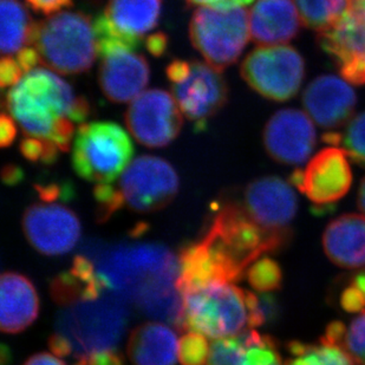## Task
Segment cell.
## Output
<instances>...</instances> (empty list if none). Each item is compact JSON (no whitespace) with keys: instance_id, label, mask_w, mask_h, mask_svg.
I'll use <instances>...</instances> for the list:
<instances>
[{"instance_id":"7a4b0ae2","label":"cell","mask_w":365,"mask_h":365,"mask_svg":"<svg viewBox=\"0 0 365 365\" xmlns=\"http://www.w3.org/2000/svg\"><path fill=\"white\" fill-rule=\"evenodd\" d=\"M287 233L267 232L252 220L242 203L227 202L217 210L200 239L226 283H237L262 255L282 247Z\"/></svg>"},{"instance_id":"6da1fadb","label":"cell","mask_w":365,"mask_h":365,"mask_svg":"<svg viewBox=\"0 0 365 365\" xmlns=\"http://www.w3.org/2000/svg\"><path fill=\"white\" fill-rule=\"evenodd\" d=\"M5 107L26 138L52 142L63 153L69 150L76 135L75 123H84L91 111L69 83L45 68L25 73L10 88Z\"/></svg>"},{"instance_id":"1f68e13d","label":"cell","mask_w":365,"mask_h":365,"mask_svg":"<svg viewBox=\"0 0 365 365\" xmlns=\"http://www.w3.org/2000/svg\"><path fill=\"white\" fill-rule=\"evenodd\" d=\"M210 344L203 334L188 332L180 339L179 359L181 365H205L210 359Z\"/></svg>"},{"instance_id":"7bdbcfd3","label":"cell","mask_w":365,"mask_h":365,"mask_svg":"<svg viewBox=\"0 0 365 365\" xmlns=\"http://www.w3.org/2000/svg\"><path fill=\"white\" fill-rule=\"evenodd\" d=\"M48 348L57 357H69L73 354V345L69 339L59 332H56L50 337Z\"/></svg>"},{"instance_id":"5b68a950","label":"cell","mask_w":365,"mask_h":365,"mask_svg":"<svg viewBox=\"0 0 365 365\" xmlns=\"http://www.w3.org/2000/svg\"><path fill=\"white\" fill-rule=\"evenodd\" d=\"M182 330L212 339H224L251 330L248 291L233 283H215L182 293Z\"/></svg>"},{"instance_id":"836d02e7","label":"cell","mask_w":365,"mask_h":365,"mask_svg":"<svg viewBox=\"0 0 365 365\" xmlns=\"http://www.w3.org/2000/svg\"><path fill=\"white\" fill-rule=\"evenodd\" d=\"M93 197L97 203L96 217L100 222L107 221L115 212L124 206L120 190L111 185H96Z\"/></svg>"},{"instance_id":"83f0119b","label":"cell","mask_w":365,"mask_h":365,"mask_svg":"<svg viewBox=\"0 0 365 365\" xmlns=\"http://www.w3.org/2000/svg\"><path fill=\"white\" fill-rule=\"evenodd\" d=\"M291 359L284 365H355L343 349L321 341L319 345L291 341Z\"/></svg>"},{"instance_id":"4fadbf2b","label":"cell","mask_w":365,"mask_h":365,"mask_svg":"<svg viewBox=\"0 0 365 365\" xmlns=\"http://www.w3.org/2000/svg\"><path fill=\"white\" fill-rule=\"evenodd\" d=\"M23 231L32 247L45 255L71 251L81 238V222L73 210L57 203L34 205L23 215Z\"/></svg>"},{"instance_id":"4dcf8cb0","label":"cell","mask_w":365,"mask_h":365,"mask_svg":"<svg viewBox=\"0 0 365 365\" xmlns=\"http://www.w3.org/2000/svg\"><path fill=\"white\" fill-rule=\"evenodd\" d=\"M355 365H365V311L345 329L341 346Z\"/></svg>"},{"instance_id":"484cf974","label":"cell","mask_w":365,"mask_h":365,"mask_svg":"<svg viewBox=\"0 0 365 365\" xmlns=\"http://www.w3.org/2000/svg\"><path fill=\"white\" fill-rule=\"evenodd\" d=\"M161 10L163 0H109L102 14L120 34L142 41L159 24Z\"/></svg>"},{"instance_id":"2e32d148","label":"cell","mask_w":365,"mask_h":365,"mask_svg":"<svg viewBox=\"0 0 365 365\" xmlns=\"http://www.w3.org/2000/svg\"><path fill=\"white\" fill-rule=\"evenodd\" d=\"M242 206L265 231L287 233L296 217L298 199L292 187L277 176L252 181L245 190Z\"/></svg>"},{"instance_id":"5bb4252c","label":"cell","mask_w":365,"mask_h":365,"mask_svg":"<svg viewBox=\"0 0 365 365\" xmlns=\"http://www.w3.org/2000/svg\"><path fill=\"white\" fill-rule=\"evenodd\" d=\"M294 186L316 205H330L348 193L352 173L348 153L329 147L314 156L303 170L292 174Z\"/></svg>"},{"instance_id":"f35d334b","label":"cell","mask_w":365,"mask_h":365,"mask_svg":"<svg viewBox=\"0 0 365 365\" xmlns=\"http://www.w3.org/2000/svg\"><path fill=\"white\" fill-rule=\"evenodd\" d=\"M258 299L259 311H260V314H262L264 324L269 323V322L274 321L277 314L279 312L276 298L269 294V293H262L260 296H258Z\"/></svg>"},{"instance_id":"c3c4849f","label":"cell","mask_w":365,"mask_h":365,"mask_svg":"<svg viewBox=\"0 0 365 365\" xmlns=\"http://www.w3.org/2000/svg\"><path fill=\"white\" fill-rule=\"evenodd\" d=\"M24 365H66L58 357L46 354V352H41L37 355L32 356L31 359H29Z\"/></svg>"},{"instance_id":"ffe728a7","label":"cell","mask_w":365,"mask_h":365,"mask_svg":"<svg viewBox=\"0 0 365 365\" xmlns=\"http://www.w3.org/2000/svg\"><path fill=\"white\" fill-rule=\"evenodd\" d=\"M300 19L293 0H257L250 12L252 41L260 46L283 45L296 37Z\"/></svg>"},{"instance_id":"8fae6325","label":"cell","mask_w":365,"mask_h":365,"mask_svg":"<svg viewBox=\"0 0 365 365\" xmlns=\"http://www.w3.org/2000/svg\"><path fill=\"white\" fill-rule=\"evenodd\" d=\"M125 124L136 141L149 148H163L178 138L183 114L172 93L150 89L131 102Z\"/></svg>"},{"instance_id":"681fc988","label":"cell","mask_w":365,"mask_h":365,"mask_svg":"<svg viewBox=\"0 0 365 365\" xmlns=\"http://www.w3.org/2000/svg\"><path fill=\"white\" fill-rule=\"evenodd\" d=\"M351 284L354 287L359 289V292L362 293V296L365 299V269L362 272L357 273L354 278H352Z\"/></svg>"},{"instance_id":"7c38bea8","label":"cell","mask_w":365,"mask_h":365,"mask_svg":"<svg viewBox=\"0 0 365 365\" xmlns=\"http://www.w3.org/2000/svg\"><path fill=\"white\" fill-rule=\"evenodd\" d=\"M172 93L183 116L200 131L227 102L228 88L220 71L194 61L186 76L173 83Z\"/></svg>"},{"instance_id":"603a6c76","label":"cell","mask_w":365,"mask_h":365,"mask_svg":"<svg viewBox=\"0 0 365 365\" xmlns=\"http://www.w3.org/2000/svg\"><path fill=\"white\" fill-rule=\"evenodd\" d=\"M325 255L343 269L365 266V217L345 214L331 221L323 235Z\"/></svg>"},{"instance_id":"d6986e66","label":"cell","mask_w":365,"mask_h":365,"mask_svg":"<svg viewBox=\"0 0 365 365\" xmlns=\"http://www.w3.org/2000/svg\"><path fill=\"white\" fill-rule=\"evenodd\" d=\"M304 107L316 123L334 128L346 121L355 109L356 95L339 77L327 75L316 78L304 93Z\"/></svg>"},{"instance_id":"277c9868","label":"cell","mask_w":365,"mask_h":365,"mask_svg":"<svg viewBox=\"0 0 365 365\" xmlns=\"http://www.w3.org/2000/svg\"><path fill=\"white\" fill-rule=\"evenodd\" d=\"M31 45L41 64L61 75L86 73L98 56L93 21L82 12L59 11L35 23Z\"/></svg>"},{"instance_id":"74e56055","label":"cell","mask_w":365,"mask_h":365,"mask_svg":"<svg viewBox=\"0 0 365 365\" xmlns=\"http://www.w3.org/2000/svg\"><path fill=\"white\" fill-rule=\"evenodd\" d=\"M31 9L43 14H53L66 7L73 6V0H26Z\"/></svg>"},{"instance_id":"f546056e","label":"cell","mask_w":365,"mask_h":365,"mask_svg":"<svg viewBox=\"0 0 365 365\" xmlns=\"http://www.w3.org/2000/svg\"><path fill=\"white\" fill-rule=\"evenodd\" d=\"M248 283L259 293L273 292L283 283V272L278 262L269 257H262L253 262L246 272Z\"/></svg>"},{"instance_id":"52a82bcc","label":"cell","mask_w":365,"mask_h":365,"mask_svg":"<svg viewBox=\"0 0 365 365\" xmlns=\"http://www.w3.org/2000/svg\"><path fill=\"white\" fill-rule=\"evenodd\" d=\"M250 37V12L244 7H197L190 19L192 44L220 73L238 61Z\"/></svg>"},{"instance_id":"b9f144b4","label":"cell","mask_w":365,"mask_h":365,"mask_svg":"<svg viewBox=\"0 0 365 365\" xmlns=\"http://www.w3.org/2000/svg\"><path fill=\"white\" fill-rule=\"evenodd\" d=\"M253 0H185L188 6L215 7V9H226V7H244L251 4Z\"/></svg>"},{"instance_id":"9c48e42d","label":"cell","mask_w":365,"mask_h":365,"mask_svg":"<svg viewBox=\"0 0 365 365\" xmlns=\"http://www.w3.org/2000/svg\"><path fill=\"white\" fill-rule=\"evenodd\" d=\"M64 329L59 334L66 336L73 345L78 344V357L75 365H86L95 352L110 350L121 337L125 325V312L114 300L102 304L83 302L66 316Z\"/></svg>"},{"instance_id":"60d3db41","label":"cell","mask_w":365,"mask_h":365,"mask_svg":"<svg viewBox=\"0 0 365 365\" xmlns=\"http://www.w3.org/2000/svg\"><path fill=\"white\" fill-rule=\"evenodd\" d=\"M14 118H11L7 113L1 114L0 118V145L3 148H6L12 145L14 138L17 136V127L14 123Z\"/></svg>"},{"instance_id":"e575fe53","label":"cell","mask_w":365,"mask_h":365,"mask_svg":"<svg viewBox=\"0 0 365 365\" xmlns=\"http://www.w3.org/2000/svg\"><path fill=\"white\" fill-rule=\"evenodd\" d=\"M343 143L348 155L356 163L365 165V113L359 115L349 124Z\"/></svg>"},{"instance_id":"3957f363","label":"cell","mask_w":365,"mask_h":365,"mask_svg":"<svg viewBox=\"0 0 365 365\" xmlns=\"http://www.w3.org/2000/svg\"><path fill=\"white\" fill-rule=\"evenodd\" d=\"M97 271L107 289L138 305L178 286L180 266L179 260L163 246L138 245L101 255Z\"/></svg>"},{"instance_id":"44dd1931","label":"cell","mask_w":365,"mask_h":365,"mask_svg":"<svg viewBox=\"0 0 365 365\" xmlns=\"http://www.w3.org/2000/svg\"><path fill=\"white\" fill-rule=\"evenodd\" d=\"M39 298L31 280L5 272L0 282V327L5 334H19L37 319Z\"/></svg>"},{"instance_id":"bcb514c9","label":"cell","mask_w":365,"mask_h":365,"mask_svg":"<svg viewBox=\"0 0 365 365\" xmlns=\"http://www.w3.org/2000/svg\"><path fill=\"white\" fill-rule=\"evenodd\" d=\"M86 365H124L121 357L111 351V350H104V351L95 352L93 355L88 359Z\"/></svg>"},{"instance_id":"d4e9b609","label":"cell","mask_w":365,"mask_h":365,"mask_svg":"<svg viewBox=\"0 0 365 365\" xmlns=\"http://www.w3.org/2000/svg\"><path fill=\"white\" fill-rule=\"evenodd\" d=\"M107 289V285L89 258L76 255L69 271L56 277L51 294L56 303L73 304L95 302Z\"/></svg>"},{"instance_id":"7dc6e473","label":"cell","mask_w":365,"mask_h":365,"mask_svg":"<svg viewBox=\"0 0 365 365\" xmlns=\"http://www.w3.org/2000/svg\"><path fill=\"white\" fill-rule=\"evenodd\" d=\"M1 178H3V181L6 185L14 186V185L21 182L23 178H24V174H23V170L17 165H7L3 168Z\"/></svg>"},{"instance_id":"f1b7e54d","label":"cell","mask_w":365,"mask_h":365,"mask_svg":"<svg viewBox=\"0 0 365 365\" xmlns=\"http://www.w3.org/2000/svg\"><path fill=\"white\" fill-rule=\"evenodd\" d=\"M351 0H294L304 24L318 32L330 28L348 11Z\"/></svg>"},{"instance_id":"4316f807","label":"cell","mask_w":365,"mask_h":365,"mask_svg":"<svg viewBox=\"0 0 365 365\" xmlns=\"http://www.w3.org/2000/svg\"><path fill=\"white\" fill-rule=\"evenodd\" d=\"M1 31L0 48L3 57L18 53L31 44L32 21L26 7L19 0H1Z\"/></svg>"},{"instance_id":"ba28073f","label":"cell","mask_w":365,"mask_h":365,"mask_svg":"<svg viewBox=\"0 0 365 365\" xmlns=\"http://www.w3.org/2000/svg\"><path fill=\"white\" fill-rule=\"evenodd\" d=\"M242 76L262 96L283 102L298 93L304 78V61L299 52L286 45L260 46L245 58Z\"/></svg>"},{"instance_id":"cb8c5ba5","label":"cell","mask_w":365,"mask_h":365,"mask_svg":"<svg viewBox=\"0 0 365 365\" xmlns=\"http://www.w3.org/2000/svg\"><path fill=\"white\" fill-rule=\"evenodd\" d=\"M179 343L170 327L159 322H148L131 332L128 355L134 365H175Z\"/></svg>"},{"instance_id":"ab89813d","label":"cell","mask_w":365,"mask_h":365,"mask_svg":"<svg viewBox=\"0 0 365 365\" xmlns=\"http://www.w3.org/2000/svg\"><path fill=\"white\" fill-rule=\"evenodd\" d=\"M17 62L24 73L37 69L38 64L41 63L38 51L34 46H26V48H21V51L17 53Z\"/></svg>"},{"instance_id":"f5cc1de1","label":"cell","mask_w":365,"mask_h":365,"mask_svg":"<svg viewBox=\"0 0 365 365\" xmlns=\"http://www.w3.org/2000/svg\"><path fill=\"white\" fill-rule=\"evenodd\" d=\"M351 3H355L356 5H359L365 14V0H351Z\"/></svg>"},{"instance_id":"ac0fdd59","label":"cell","mask_w":365,"mask_h":365,"mask_svg":"<svg viewBox=\"0 0 365 365\" xmlns=\"http://www.w3.org/2000/svg\"><path fill=\"white\" fill-rule=\"evenodd\" d=\"M150 70L143 56L120 51L102 58L98 82L104 96L114 103L133 102L148 86Z\"/></svg>"},{"instance_id":"e0dca14e","label":"cell","mask_w":365,"mask_h":365,"mask_svg":"<svg viewBox=\"0 0 365 365\" xmlns=\"http://www.w3.org/2000/svg\"><path fill=\"white\" fill-rule=\"evenodd\" d=\"M265 148L272 159L286 165H302L316 145V129L309 115L284 109L269 118L264 131Z\"/></svg>"},{"instance_id":"f907efd6","label":"cell","mask_w":365,"mask_h":365,"mask_svg":"<svg viewBox=\"0 0 365 365\" xmlns=\"http://www.w3.org/2000/svg\"><path fill=\"white\" fill-rule=\"evenodd\" d=\"M11 354L10 349L7 348L6 345H1V350H0V365H7L10 363Z\"/></svg>"},{"instance_id":"d6a6232c","label":"cell","mask_w":365,"mask_h":365,"mask_svg":"<svg viewBox=\"0 0 365 365\" xmlns=\"http://www.w3.org/2000/svg\"><path fill=\"white\" fill-rule=\"evenodd\" d=\"M21 155L31 163L51 165L58 159L59 150L52 142L41 138H25L19 145Z\"/></svg>"},{"instance_id":"8d00e7d4","label":"cell","mask_w":365,"mask_h":365,"mask_svg":"<svg viewBox=\"0 0 365 365\" xmlns=\"http://www.w3.org/2000/svg\"><path fill=\"white\" fill-rule=\"evenodd\" d=\"M341 307L350 314H362L365 311V299L359 289L350 285L341 292Z\"/></svg>"},{"instance_id":"f6af8a7d","label":"cell","mask_w":365,"mask_h":365,"mask_svg":"<svg viewBox=\"0 0 365 365\" xmlns=\"http://www.w3.org/2000/svg\"><path fill=\"white\" fill-rule=\"evenodd\" d=\"M36 190L38 193L39 197L41 200L46 201V202H53L57 200L58 197H68V190L66 188H62L59 185L51 183V185H46V186H36Z\"/></svg>"},{"instance_id":"816d5d0a","label":"cell","mask_w":365,"mask_h":365,"mask_svg":"<svg viewBox=\"0 0 365 365\" xmlns=\"http://www.w3.org/2000/svg\"><path fill=\"white\" fill-rule=\"evenodd\" d=\"M359 207L365 215V178L361 183L359 192Z\"/></svg>"},{"instance_id":"ee69618b","label":"cell","mask_w":365,"mask_h":365,"mask_svg":"<svg viewBox=\"0 0 365 365\" xmlns=\"http://www.w3.org/2000/svg\"><path fill=\"white\" fill-rule=\"evenodd\" d=\"M168 46V37L163 32H156L145 39V48L153 56L160 57L165 53Z\"/></svg>"},{"instance_id":"8992f818","label":"cell","mask_w":365,"mask_h":365,"mask_svg":"<svg viewBox=\"0 0 365 365\" xmlns=\"http://www.w3.org/2000/svg\"><path fill=\"white\" fill-rule=\"evenodd\" d=\"M134 145L127 131L114 122L80 124L73 138V170L81 179L111 185L130 165Z\"/></svg>"},{"instance_id":"30bf717a","label":"cell","mask_w":365,"mask_h":365,"mask_svg":"<svg viewBox=\"0 0 365 365\" xmlns=\"http://www.w3.org/2000/svg\"><path fill=\"white\" fill-rule=\"evenodd\" d=\"M179 176L168 161L158 156L135 159L121 175L118 190L124 206L140 213L163 210L179 192Z\"/></svg>"},{"instance_id":"7402d4cb","label":"cell","mask_w":365,"mask_h":365,"mask_svg":"<svg viewBox=\"0 0 365 365\" xmlns=\"http://www.w3.org/2000/svg\"><path fill=\"white\" fill-rule=\"evenodd\" d=\"M272 337L247 330L210 345L207 365H284Z\"/></svg>"},{"instance_id":"d590c367","label":"cell","mask_w":365,"mask_h":365,"mask_svg":"<svg viewBox=\"0 0 365 365\" xmlns=\"http://www.w3.org/2000/svg\"><path fill=\"white\" fill-rule=\"evenodd\" d=\"M24 71L21 70V66L18 64L17 59L12 57H3L0 62V84L3 88H12L21 82L24 77Z\"/></svg>"},{"instance_id":"9a60e30c","label":"cell","mask_w":365,"mask_h":365,"mask_svg":"<svg viewBox=\"0 0 365 365\" xmlns=\"http://www.w3.org/2000/svg\"><path fill=\"white\" fill-rule=\"evenodd\" d=\"M319 41L337 62L344 80L365 84V14L359 5L350 1L337 21L319 32Z\"/></svg>"}]
</instances>
